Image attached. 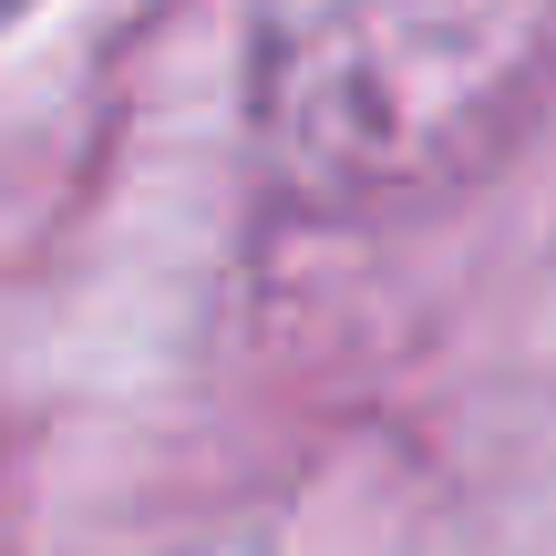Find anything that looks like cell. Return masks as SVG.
Wrapping results in <instances>:
<instances>
[{
	"mask_svg": "<svg viewBox=\"0 0 556 556\" xmlns=\"http://www.w3.org/2000/svg\"><path fill=\"white\" fill-rule=\"evenodd\" d=\"M0 11H11V0H0Z\"/></svg>",
	"mask_w": 556,
	"mask_h": 556,
	"instance_id": "cell-1",
	"label": "cell"
}]
</instances>
